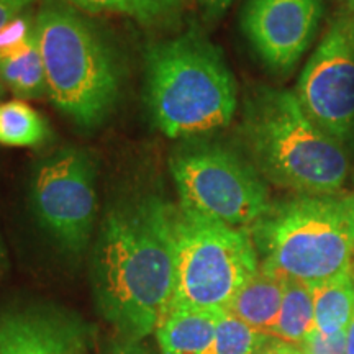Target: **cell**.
Returning a JSON list of instances; mask_svg holds the SVG:
<instances>
[{"label":"cell","instance_id":"6da1fadb","mask_svg":"<svg viewBox=\"0 0 354 354\" xmlns=\"http://www.w3.org/2000/svg\"><path fill=\"white\" fill-rule=\"evenodd\" d=\"M174 277V209L140 197L110 210L95 246L94 287L102 313L127 342L156 331Z\"/></svg>","mask_w":354,"mask_h":354},{"label":"cell","instance_id":"7a4b0ae2","mask_svg":"<svg viewBox=\"0 0 354 354\" xmlns=\"http://www.w3.org/2000/svg\"><path fill=\"white\" fill-rule=\"evenodd\" d=\"M243 135L256 169L300 196H335L351 161L344 143L308 117L295 92L261 87L246 102Z\"/></svg>","mask_w":354,"mask_h":354},{"label":"cell","instance_id":"3957f363","mask_svg":"<svg viewBox=\"0 0 354 354\" xmlns=\"http://www.w3.org/2000/svg\"><path fill=\"white\" fill-rule=\"evenodd\" d=\"M145 66L146 105L162 135L185 138L232 122L236 82L221 53L197 28L151 44Z\"/></svg>","mask_w":354,"mask_h":354},{"label":"cell","instance_id":"277c9868","mask_svg":"<svg viewBox=\"0 0 354 354\" xmlns=\"http://www.w3.org/2000/svg\"><path fill=\"white\" fill-rule=\"evenodd\" d=\"M35 33L53 104L79 127L100 125L120 94L109 43L68 0H43Z\"/></svg>","mask_w":354,"mask_h":354},{"label":"cell","instance_id":"5b68a950","mask_svg":"<svg viewBox=\"0 0 354 354\" xmlns=\"http://www.w3.org/2000/svg\"><path fill=\"white\" fill-rule=\"evenodd\" d=\"M251 234L263 268L308 286L354 266L351 196H299L271 205Z\"/></svg>","mask_w":354,"mask_h":354},{"label":"cell","instance_id":"8992f818","mask_svg":"<svg viewBox=\"0 0 354 354\" xmlns=\"http://www.w3.org/2000/svg\"><path fill=\"white\" fill-rule=\"evenodd\" d=\"M174 295L169 307L220 312L259 269L253 234L174 209Z\"/></svg>","mask_w":354,"mask_h":354},{"label":"cell","instance_id":"52a82bcc","mask_svg":"<svg viewBox=\"0 0 354 354\" xmlns=\"http://www.w3.org/2000/svg\"><path fill=\"white\" fill-rule=\"evenodd\" d=\"M180 209L234 228H253L271 209L259 171L221 146L180 149L171 158Z\"/></svg>","mask_w":354,"mask_h":354},{"label":"cell","instance_id":"ba28073f","mask_svg":"<svg viewBox=\"0 0 354 354\" xmlns=\"http://www.w3.org/2000/svg\"><path fill=\"white\" fill-rule=\"evenodd\" d=\"M32 203L39 225L69 253L86 250L97 216L95 165L84 149L68 146L35 172Z\"/></svg>","mask_w":354,"mask_h":354},{"label":"cell","instance_id":"9c48e42d","mask_svg":"<svg viewBox=\"0 0 354 354\" xmlns=\"http://www.w3.org/2000/svg\"><path fill=\"white\" fill-rule=\"evenodd\" d=\"M295 95L318 127L346 143L354 136V8L338 12L300 74Z\"/></svg>","mask_w":354,"mask_h":354},{"label":"cell","instance_id":"30bf717a","mask_svg":"<svg viewBox=\"0 0 354 354\" xmlns=\"http://www.w3.org/2000/svg\"><path fill=\"white\" fill-rule=\"evenodd\" d=\"M322 15V0H248L241 26L261 61L286 73L310 48Z\"/></svg>","mask_w":354,"mask_h":354},{"label":"cell","instance_id":"8fae6325","mask_svg":"<svg viewBox=\"0 0 354 354\" xmlns=\"http://www.w3.org/2000/svg\"><path fill=\"white\" fill-rule=\"evenodd\" d=\"M84 336L68 318L48 312L0 317V354H82Z\"/></svg>","mask_w":354,"mask_h":354},{"label":"cell","instance_id":"7c38bea8","mask_svg":"<svg viewBox=\"0 0 354 354\" xmlns=\"http://www.w3.org/2000/svg\"><path fill=\"white\" fill-rule=\"evenodd\" d=\"M287 279L269 271L259 264V269L236 292L225 312L240 318L254 330L271 336L284 297Z\"/></svg>","mask_w":354,"mask_h":354},{"label":"cell","instance_id":"4fadbf2b","mask_svg":"<svg viewBox=\"0 0 354 354\" xmlns=\"http://www.w3.org/2000/svg\"><path fill=\"white\" fill-rule=\"evenodd\" d=\"M220 312L189 307H169L154 333L161 354H205Z\"/></svg>","mask_w":354,"mask_h":354},{"label":"cell","instance_id":"5bb4252c","mask_svg":"<svg viewBox=\"0 0 354 354\" xmlns=\"http://www.w3.org/2000/svg\"><path fill=\"white\" fill-rule=\"evenodd\" d=\"M315 304V330L336 335L348 330L354 312V266L338 276L312 286Z\"/></svg>","mask_w":354,"mask_h":354},{"label":"cell","instance_id":"9a60e30c","mask_svg":"<svg viewBox=\"0 0 354 354\" xmlns=\"http://www.w3.org/2000/svg\"><path fill=\"white\" fill-rule=\"evenodd\" d=\"M313 330H315V304H313L312 286L295 279H287L284 297L277 320L271 330V338L276 342L300 346Z\"/></svg>","mask_w":354,"mask_h":354},{"label":"cell","instance_id":"2e32d148","mask_svg":"<svg viewBox=\"0 0 354 354\" xmlns=\"http://www.w3.org/2000/svg\"><path fill=\"white\" fill-rule=\"evenodd\" d=\"M87 13H110L143 26H172L180 20L189 0H68Z\"/></svg>","mask_w":354,"mask_h":354},{"label":"cell","instance_id":"e0dca14e","mask_svg":"<svg viewBox=\"0 0 354 354\" xmlns=\"http://www.w3.org/2000/svg\"><path fill=\"white\" fill-rule=\"evenodd\" d=\"M0 77L17 99H38L46 94V76L37 33L19 50L0 59Z\"/></svg>","mask_w":354,"mask_h":354},{"label":"cell","instance_id":"ac0fdd59","mask_svg":"<svg viewBox=\"0 0 354 354\" xmlns=\"http://www.w3.org/2000/svg\"><path fill=\"white\" fill-rule=\"evenodd\" d=\"M50 136L44 118L25 100L15 99L0 104V145L35 148Z\"/></svg>","mask_w":354,"mask_h":354},{"label":"cell","instance_id":"d6986e66","mask_svg":"<svg viewBox=\"0 0 354 354\" xmlns=\"http://www.w3.org/2000/svg\"><path fill=\"white\" fill-rule=\"evenodd\" d=\"M276 339L221 310L205 354H259Z\"/></svg>","mask_w":354,"mask_h":354},{"label":"cell","instance_id":"ffe728a7","mask_svg":"<svg viewBox=\"0 0 354 354\" xmlns=\"http://www.w3.org/2000/svg\"><path fill=\"white\" fill-rule=\"evenodd\" d=\"M35 33V19L28 10L0 30V59L19 50Z\"/></svg>","mask_w":354,"mask_h":354},{"label":"cell","instance_id":"44dd1931","mask_svg":"<svg viewBox=\"0 0 354 354\" xmlns=\"http://www.w3.org/2000/svg\"><path fill=\"white\" fill-rule=\"evenodd\" d=\"M300 349L304 354H346V331L326 336L313 330Z\"/></svg>","mask_w":354,"mask_h":354},{"label":"cell","instance_id":"7402d4cb","mask_svg":"<svg viewBox=\"0 0 354 354\" xmlns=\"http://www.w3.org/2000/svg\"><path fill=\"white\" fill-rule=\"evenodd\" d=\"M35 0H0V30L13 19L30 10Z\"/></svg>","mask_w":354,"mask_h":354},{"label":"cell","instance_id":"603a6c76","mask_svg":"<svg viewBox=\"0 0 354 354\" xmlns=\"http://www.w3.org/2000/svg\"><path fill=\"white\" fill-rule=\"evenodd\" d=\"M197 6L202 8L203 15L207 17V19H220L221 15H223L225 12H227V8L232 6L233 0H196Z\"/></svg>","mask_w":354,"mask_h":354},{"label":"cell","instance_id":"cb8c5ba5","mask_svg":"<svg viewBox=\"0 0 354 354\" xmlns=\"http://www.w3.org/2000/svg\"><path fill=\"white\" fill-rule=\"evenodd\" d=\"M259 354H304L300 346L295 344L282 343V342H272L268 348L263 349Z\"/></svg>","mask_w":354,"mask_h":354},{"label":"cell","instance_id":"d4e9b609","mask_svg":"<svg viewBox=\"0 0 354 354\" xmlns=\"http://www.w3.org/2000/svg\"><path fill=\"white\" fill-rule=\"evenodd\" d=\"M113 354H148V351L141 348L138 343L127 342V343L120 344V346H118V348H115Z\"/></svg>","mask_w":354,"mask_h":354},{"label":"cell","instance_id":"484cf974","mask_svg":"<svg viewBox=\"0 0 354 354\" xmlns=\"http://www.w3.org/2000/svg\"><path fill=\"white\" fill-rule=\"evenodd\" d=\"M346 354H354V312L346 330Z\"/></svg>","mask_w":354,"mask_h":354},{"label":"cell","instance_id":"4316f807","mask_svg":"<svg viewBox=\"0 0 354 354\" xmlns=\"http://www.w3.org/2000/svg\"><path fill=\"white\" fill-rule=\"evenodd\" d=\"M344 2H346V6H348V7L354 8V0H344Z\"/></svg>","mask_w":354,"mask_h":354},{"label":"cell","instance_id":"83f0119b","mask_svg":"<svg viewBox=\"0 0 354 354\" xmlns=\"http://www.w3.org/2000/svg\"><path fill=\"white\" fill-rule=\"evenodd\" d=\"M3 87H6V86H3V81H2V77H0V94H2Z\"/></svg>","mask_w":354,"mask_h":354},{"label":"cell","instance_id":"f1b7e54d","mask_svg":"<svg viewBox=\"0 0 354 354\" xmlns=\"http://www.w3.org/2000/svg\"><path fill=\"white\" fill-rule=\"evenodd\" d=\"M2 258H3V253H2V246H0V263H2Z\"/></svg>","mask_w":354,"mask_h":354},{"label":"cell","instance_id":"f546056e","mask_svg":"<svg viewBox=\"0 0 354 354\" xmlns=\"http://www.w3.org/2000/svg\"><path fill=\"white\" fill-rule=\"evenodd\" d=\"M351 202H353V207H354V194L351 196Z\"/></svg>","mask_w":354,"mask_h":354}]
</instances>
